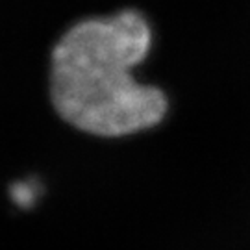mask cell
<instances>
[{
    "mask_svg": "<svg viewBox=\"0 0 250 250\" xmlns=\"http://www.w3.org/2000/svg\"><path fill=\"white\" fill-rule=\"evenodd\" d=\"M152 48L150 21L135 8L72 22L48 50V97L56 113L102 137L160 125L169 109L167 95L135 76Z\"/></svg>",
    "mask_w": 250,
    "mask_h": 250,
    "instance_id": "cell-1",
    "label": "cell"
},
{
    "mask_svg": "<svg viewBox=\"0 0 250 250\" xmlns=\"http://www.w3.org/2000/svg\"><path fill=\"white\" fill-rule=\"evenodd\" d=\"M9 195L13 198V202L21 208H28L36 202L37 195H39V186L34 180H26V182H17L11 186Z\"/></svg>",
    "mask_w": 250,
    "mask_h": 250,
    "instance_id": "cell-2",
    "label": "cell"
}]
</instances>
